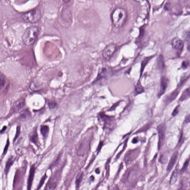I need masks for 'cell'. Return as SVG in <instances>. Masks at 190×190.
Wrapping results in <instances>:
<instances>
[{"label": "cell", "mask_w": 190, "mask_h": 190, "mask_svg": "<svg viewBox=\"0 0 190 190\" xmlns=\"http://www.w3.org/2000/svg\"><path fill=\"white\" fill-rule=\"evenodd\" d=\"M39 30L38 27L31 26L25 31L22 36L23 43L26 45L30 46L34 44L39 35Z\"/></svg>", "instance_id": "6da1fadb"}, {"label": "cell", "mask_w": 190, "mask_h": 190, "mask_svg": "<svg viewBox=\"0 0 190 190\" xmlns=\"http://www.w3.org/2000/svg\"><path fill=\"white\" fill-rule=\"evenodd\" d=\"M126 11L122 8L115 9L112 14V22L115 27L117 28L122 27L126 21L127 18Z\"/></svg>", "instance_id": "7a4b0ae2"}, {"label": "cell", "mask_w": 190, "mask_h": 190, "mask_svg": "<svg viewBox=\"0 0 190 190\" xmlns=\"http://www.w3.org/2000/svg\"><path fill=\"white\" fill-rule=\"evenodd\" d=\"M41 17L40 9H35L23 14L21 16V19L26 23H35L39 21Z\"/></svg>", "instance_id": "3957f363"}, {"label": "cell", "mask_w": 190, "mask_h": 190, "mask_svg": "<svg viewBox=\"0 0 190 190\" xmlns=\"http://www.w3.org/2000/svg\"><path fill=\"white\" fill-rule=\"evenodd\" d=\"M91 137L85 136L80 141L76 147L77 154L79 156H83L87 153L90 148Z\"/></svg>", "instance_id": "277c9868"}, {"label": "cell", "mask_w": 190, "mask_h": 190, "mask_svg": "<svg viewBox=\"0 0 190 190\" xmlns=\"http://www.w3.org/2000/svg\"><path fill=\"white\" fill-rule=\"evenodd\" d=\"M118 49V45L115 43H110L106 46L102 51V56L107 61L110 60Z\"/></svg>", "instance_id": "5b68a950"}, {"label": "cell", "mask_w": 190, "mask_h": 190, "mask_svg": "<svg viewBox=\"0 0 190 190\" xmlns=\"http://www.w3.org/2000/svg\"><path fill=\"white\" fill-rule=\"evenodd\" d=\"M157 130L159 134V149L163 145L166 136V127L165 124H161L158 126Z\"/></svg>", "instance_id": "8992f818"}, {"label": "cell", "mask_w": 190, "mask_h": 190, "mask_svg": "<svg viewBox=\"0 0 190 190\" xmlns=\"http://www.w3.org/2000/svg\"><path fill=\"white\" fill-rule=\"evenodd\" d=\"M35 166L34 165H32L30 168L29 177H28V181H27V189L28 190H31V189L35 174Z\"/></svg>", "instance_id": "52a82bcc"}, {"label": "cell", "mask_w": 190, "mask_h": 190, "mask_svg": "<svg viewBox=\"0 0 190 190\" xmlns=\"http://www.w3.org/2000/svg\"><path fill=\"white\" fill-rule=\"evenodd\" d=\"M169 82V80L165 76H163L161 78L160 82V91L158 94L159 97H160L165 93L167 88Z\"/></svg>", "instance_id": "ba28073f"}, {"label": "cell", "mask_w": 190, "mask_h": 190, "mask_svg": "<svg viewBox=\"0 0 190 190\" xmlns=\"http://www.w3.org/2000/svg\"><path fill=\"white\" fill-rule=\"evenodd\" d=\"M171 44L173 48L175 50H181L183 48V42L178 37L174 38L171 41Z\"/></svg>", "instance_id": "9c48e42d"}, {"label": "cell", "mask_w": 190, "mask_h": 190, "mask_svg": "<svg viewBox=\"0 0 190 190\" xmlns=\"http://www.w3.org/2000/svg\"><path fill=\"white\" fill-rule=\"evenodd\" d=\"M178 153L177 151L175 152L171 156V159H170L168 165H167V172H170L174 166L175 164L177 161V157H178Z\"/></svg>", "instance_id": "30bf717a"}, {"label": "cell", "mask_w": 190, "mask_h": 190, "mask_svg": "<svg viewBox=\"0 0 190 190\" xmlns=\"http://www.w3.org/2000/svg\"><path fill=\"white\" fill-rule=\"evenodd\" d=\"M29 138L31 141L34 143L35 145H38V135L36 128L33 130V131L30 133Z\"/></svg>", "instance_id": "8fae6325"}, {"label": "cell", "mask_w": 190, "mask_h": 190, "mask_svg": "<svg viewBox=\"0 0 190 190\" xmlns=\"http://www.w3.org/2000/svg\"><path fill=\"white\" fill-rule=\"evenodd\" d=\"M15 157L12 156L10 157L8 159L7 162H6V166L5 168V173L6 175H8L11 166L13 165L14 161H15Z\"/></svg>", "instance_id": "7c38bea8"}, {"label": "cell", "mask_w": 190, "mask_h": 190, "mask_svg": "<svg viewBox=\"0 0 190 190\" xmlns=\"http://www.w3.org/2000/svg\"><path fill=\"white\" fill-rule=\"evenodd\" d=\"M179 171V164L176 166V168L173 172L170 180V184L171 185H173L176 182L178 177Z\"/></svg>", "instance_id": "4fadbf2b"}, {"label": "cell", "mask_w": 190, "mask_h": 190, "mask_svg": "<svg viewBox=\"0 0 190 190\" xmlns=\"http://www.w3.org/2000/svg\"><path fill=\"white\" fill-rule=\"evenodd\" d=\"M157 65L158 69L160 71H163L165 68V61L163 56L161 54H160L157 58Z\"/></svg>", "instance_id": "5bb4252c"}, {"label": "cell", "mask_w": 190, "mask_h": 190, "mask_svg": "<svg viewBox=\"0 0 190 190\" xmlns=\"http://www.w3.org/2000/svg\"><path fill=\"white\" fill-rule=\"evenodd\" d=\"M179 93L178 90H176L166 97L165 101L168 103H171L176 99Z\"/></svg>", "instance_id": "9a60e30c"}, {"label": "cell", "mask_w": 190, "mask_h": 190, "mask_svg": "<svg viewBox=\"0 0 190 190\" xmlns=\"http://www.w3.org/2000/svg\"><path fill=\"white\" fill-rule=\"evenodd\" d=\"M40 132L44 139H46L50 132L49 127L47 125L41 126L40 128Z\"/></svg>", "instance_id": "2e32d148"}, {"label": "cell", "mask_w": 190, "mask_h": 190, "mask_svg": "<svg viewBox=\"0 0 190 190\" xmlns=\"http://www.w3.org/2000/svg\"><path fill=\"white\" fill-rule=\"evenodd\" d=\"M190 97V89L187 88L185 90L182 92V95L179 98V100L182 101L188 99Z\"/></svg>", "instance_id": "e0dca14e"}, {"label": "cell", "mask_w": 190, "mask_h": 190, "mask_svg": "<svg viewBox=\"0 0 190 190\" xmlns=\"http://www.w3.org/2000/svg\"><path fill=\"white\" fill-rule=\"evenodd\" d=\"M144 91V88L142 85L140 80L138 81V82L136 85L135 88V92L136 94L138 95L142 93Z\"/></svg>", "instance_id": "ac0fdd59"}, {"label": "cell", "mask_w": 190, "mask_h": 190, "mask_svg": "<svg viewBox=\"0 0 190 190\" xmlns=\"http://www.w3.org/2000/svg\"><path fill=\"white\" fill-rule=\"evenodd\" d=\"M25 103L23 101L18 102L16 103L13 107V110L15 112H20L24 107Z\"/></svg>", "instance_id": "d6986e66"}, {"label": "cell", "mask_w": 190, "mask_h": 190, "mask_svg": "<svg viewBox=\"0 0 190 190\" xmlns=\"http://www.w3.org/2000/svg\"><path fill=\"white\" fill-rule=\"evenodd\" d=\"M190 72H186L183 74L181 76V79H180L178 85L179 87H181L182 85L185 83V82L188 79L189 77L190 76Z\"/></svg>", "instance_id": "ffe728a7"}, {"label": "cell", "mask_w": 190, "mask_h": 190, "mask_svg": "<svg viewBox=\"0 0 190 190\" xmlns=\"http://www.w3.org/2000/svg\"><path fill=\"white\" fill-rule=\"evenodd\" d=\"M151 58V57L145 58L142 61L141 68L140 70V76H142V74L143 72L144 69H145L147 64L148 63V62H149V61H150Z\"/></svg>", "instance_id": "44dd1931"}, {"label": "cell", "mask_w": 190, "mask_h": 190, "mask_svg": "<svg viewBox=\"0 0 190 190\" xmlns=\"http://www.w3.org/2000/svg\"><path fill=\"white\" fill-rule=\"evenodd\" d=\"M83 173L80 172L76 176V182H75L76 188H78L79 187L80 184L81 183L82 178H83Z\"/></svg>", "instance_id": "7402d4cb"}, {"label": "cell", "mask_w": 190, "mask_h": 190, "mask_svg": "<svg viewBox=\"0 0 190 190\" xmlns=\"http://www.w3.org/2000/svg\"><path fill=\"white\" fill-rule=\"evenodd\" d=\"M47 177V176L46 175V174H45V175L43 176V177H42L41 180L39 182V185H38L37 189H40L42 187V186L43 185L44 183V182L45 181V180L46 179Z\"/></svg>", "instance_id": "603a6c76"}, {"label": "cell", "mask_w": 190, "mask_h": 190, "mask_svg": "<svg viewBox=\"0 0 190 190\" xmlns=\"http://www.w3.org/2000/svg\"><path fill=\"white\" fill-rule=\"evenodd\" d=\"M137 153L136 151H133L132 152H130L129 154H128V155H129V156H131V155H132L133 154V156H132V157H133L134 158H135V157H134V155H135L136 153ZM132 157H128L126 156V161L127 162H130V161H133L132 159Z\"/></svg>", "instance_id": "cb8c5ba5"}, {"label": "cell", "mask_w": 190, "mask_h": 190, "mask_svg": "<svg viewBox=\"0 0 190 190\" xmlns=\"http://www.w3.org/2000/svg\"><path fill=\"white\" fill-rule=\"evenodd\" d=\"M21 132V127L20 126H18L17 128V131H16V133L14 139H13V143H14L18 139V137H19L20 134Z\"/></svg>", "instance_id": "d4e9b609"}, {"label": "cell", "mask_w": 190, "mask_h": 190, "mask_svg": "<svg viewBox=\"0 0 190 190\" xmlns=\"http://www.w3.org/2000/svg\"><path fill=\"white\" fill-rule=\"evenodd\" d=\"M9 139H8V140H7V144L5 145V147L4 150H3V154H2V156H4L6 155L8 151V148L9 147Z\"/></svg>", "instance_id": "484cf974"}, {"label": "cell", "mask_w": 190, "mask_h": 190, "mask_svg": "<svg viewBox=\"0 0 190 190\" xmlns=\"http://www.w3.org/2000/svg\"><path fill=\"white\" fill-rule=\"evenodd\" d=\"M179 106H177L175 108L172 112V114H171L174 117L178 114L179 112Z\"/></svg>", "instance_id": "4316f807"}, {"label": "cell", "mask_w": 190, "mask_h": 190, "mask_svg": "<svg viewBox=\"0 0 190 190\" xmlns=\"http://www.w3.org/2000/svg\"><path fill=\"white\" fill-rule=\"evenodd\" d=\"M189 65V62L187 61H185L183 62L182 64V67L184 69H186Z\"/></svg>", "instance_id": "83f0119b"}, {"label": "cell", "mask_w": 190, "mask_h": 190, "mask_svg": "<svg viewBox=\"0 0 190 190\" xmlns=\"http://www.w3.org/2000/svg\"><path fill=\"white\" fill-rule=\"evenodd\" d=\"M160 162L162 163H165L167 162V157L166 156H165V155H163L160 158Z\"/></svg>", "instance_id": "f1b7e54d"}, {"label": "cell", "mask_w": 190, "mask_h": 190, "mask_svg": "<svg viewBox=\"0 0 190 190\" xmlns=\"http://www.w3.org/2000/svg\"><path fill=\"white\" fill-rule=\"evenodd\" d=\"M189 163V161H188V160L186 161L183 167H182V170H181V171H182V172H183V171H184L185 170H186V167H187V166H188Z\"/></svg>", "instance_id": "f546056e"}, {"label": "cell", "mask_w": 190, "mask_h": 190, "mask_svg": "<svg viewBox=\"0 0 190 190\" xmlns=\"http://www.w3.org/2000/svg\"><path fill=\"white\" fill-rule=\"evenodd\" d=\"M1 87L2 88V86H4L5 83V78L2 74H1Z\"/></svg>", "instance_id": "4dcf8cb0"}, {"label": "cell", "mask_w": 190, "mask_h": 190, "mask_svg": "<svg viewBox=\"0 0 190 190\" xmlns=\"http://www.w3.org/2000/svg\"><path fill=\"white\" fill-rule=\"evenodd\" d=\"M185 122L186 123H190V114L186 116L185 119Z\"/></svg>", "instance_id": "1f68e13d"}, {"label": "cell", "mask_w": 190, "mask_h": 190, "mask_svg": "<svg viewBox=\"0 0 190 190\" xmlns=\"http://www.w3.org/2000/svg\"><path fill=\"white\" fill-rule=\"evenodd\" d=\"M7 126H4V127H3V128H2V130L1 131V133L2 134V133L4 132L5 131L6 129H7Z\"/></svg>", "instance_id": "d6a6232c"}]
</instances>
